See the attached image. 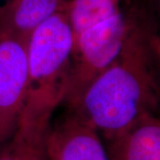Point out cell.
Listing matches in <instances>:
<instances>
[{
  "mask_svg": "<svg viewBox=\"0 0 160 160\" xmlns=\"http://www.w3.org/2000/svg\"><path fill=\"white\" fill-rule=\"evenodd\" d=\"M28 41L0 34V149L16 131L25 102Z\"/></svg>",
  "mask_w": 160,
  "mask_h": 160,
  "instance_id": "cell-4",
  "label": "cell"
},
{
  "mask_svg": "<svg viewBox=\"0 0 160 160\" xmlns=\"http://www.w3.org/2000/svg\"><path fill=\"white\" fill-rule=\"evenodd\" d=\"M47 134L17 129L0 149V160H47Z\"/></svg>",
  "mask_w": 160,
  "mask_h": 160,
  "instance_id": "cell-9",
  "label": "cell"
},
{
  "mask_svg": "<svg viewBox=\"0 0 160 160\" xmlns=\"http://www.w3.org/2000/svg\"><path fill=\"white\" fill-rule=\"evenodd\" d=\"M146 19L135 8L120 10L75 39L64 102L75 108L92 82L118 57L132 32Z\"/></svg>",
  "mask_w": 160,
  "mask_h": 160,
  "instance_id": "cell-3",
  "label": "cell"
},
{
  "mask_svg": "<svg viewBox=\"0 0 160 160\" xmlns=\"http://www.w3.org/2000/svg\"><path fill=\"white\" fill-rule=\"evenodd\" d=\"M71 0H8L0 5V34L28 38L34 29Z\"/></svg>",
  "mask_w": 160,
  "mask_h": 160,
  "instance_id": "cell-7",
  "label": "cell"
},
{
  "mask_svg": "<svg viewBox=\"0 0 160 160\" xmlns=\"http://www.w3.org/2000/svg\"><path fill=\"white\" fill-rule=\"evenodd\" d=\"M73 45L66 11L46 19L29 36L26 98L17 129L48 133L52 116L66 97Z\"/></svg>",
  "mask_w": 160,
  "mask_h": 160,
  "instance_id": "cell-2",
  "label": "cell"
},
{
  "mask_svg": "<svg viewBox=\"0 0 160 160\" xmlns=\"http://www.w3.org/2000/svg\"><path fill=\"white\" fill-rule=\"evenodd\" d=\"M6 1H8V0H5V3H6Z\"/></svg>",
  "mask_w": 160,
  "mask_h": 160,
  "instance_id": "cell-10",
  "label": "cell"
},
{
  "mask_svg": "<svg viewBox=\"0 0 160 160\" xmlns=\"http://www.w3.org/2000/svg\"><path fill=\"white\" fill-rule=\"evenodd\" d=\"M46 150L47 160H109L98 132L72 113L50 128Z\"/></svg>",
  "mask_w": 160,
  "mask_h": 160,
  "instance_id": "cell-5",
  "label": "cell"
},
{
  "mask_svg": "<svg viewBox=\"0 0 160 160\" xmlns=\"http://www.w3.org/2000/svg\"><path fill=\"white\" fill-rule=\"evenodd\" d=\"M159 40L145 19L118 57L87 87L71 113L109 140L156 115L159 101Z\"/></svg>",
  "mask_w": 160,
  "mask_h": 160,
  "instance_id": "cell-1",
  "label": "cell"
},
{
  "mask_svg": "<svg viewBox=\"0 0 160 160\" xmlns=\"http://www.w3.org/2000/svg\"><path fill=\"white\" fill-rule=\"evenodd\" d=\"M107 142L109 160H160L159 119L146 116Z\"/></svg>",
  "mask_w": 160,
  "mask_h": 160,
  "instance_id": "cell-6",
  "label": "cell"
},
{
  "mask_svg": "<svg viewBox=\"0 0 160 160\" xmlns=\"http://www.w3.org/2000/svg\"><path fill=\"white\" fill-rule=\"evenodd\" d=\"M122 0H71L66 8L75 39L86 29L109 19L121 10Z\"/></svg>",
  "mask_w": 160,
  "mask_h": 160,
  "instance_id": "cell-8",
  "label": "cell"
}]
</instances>
